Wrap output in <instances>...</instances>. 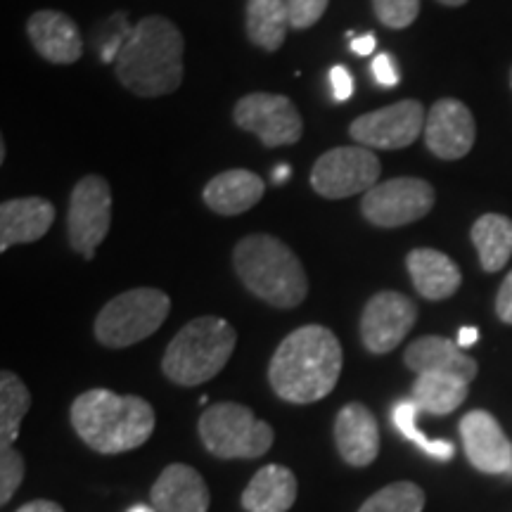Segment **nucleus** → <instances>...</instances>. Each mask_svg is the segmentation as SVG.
I'll list each match as a JSON object with an SVG mask.
<instances>
[{
    "instance_id": "f257e3e1",
    "label": "nucleus",
    "mask_w": 512,
    "mask_h": 512,
    "mask_svg": "<svg viewBox=\"0 0 512 512\" xmlns=\"http://www.w3.org/2000/svg\"><path fill=\"white\" fill-rule=\"evenodd\" d=\"M342 344L323 325H304L287 335L268 366L273 392L290 403L325 399L342 373Z\"/></svg>"
},
{
    "instance_id": "f03ea898",
    "label": "nucleus",
    "mask_w": 512,
    "mask_h": 512,
    "mask_svg": "<svg viewBox=\"0 0 512 512\" xmlns=\"http://www.w3.org/2000/svg\"><path fill=\"white\" fill-rule=\"evenodd\" d=\"M114 72L138 98L171 95L183 81V34L171 19H140L121 46Z\"/></svg>"
},
{
    "instance_id": "7ed1b4c3",
    "label": "nucleus",
    "mask_w": 512,
    "mask_h": 512,
    "mask_svg": "<svg viewBox=\"0 0 512 512\" xmlns=\"http://www.w3.org/2000/svg\"><path fill=\"white\" fill-rule=\"evenodd\" d=\"M72 427L86 446L105 456L133 451L155 432V408L133 394L91 389L72 403Z\"/></svg>"
},
{
    "instance_id": "20e7f679",
    "label": "nucleus",
    "mask_w": 512,
    "mask_h": 512,
    "mask_svg": "<svg viewBox=\"0 0 512 512\" xmlns=\"http://www.w3.org/2000/svg\"><path fill=\"white\" fill-rule=\"evenodd\" d=\"M242 285L275 309H294L309 294V278L297 254L273 235H247L233 249Z\"/></svg>"
},
{
    "instance_id": "39448f33",
    "label": "nucleus",
    "mask_w": 512,
    "mask_h": 512,
    "mask_svg": "<svg viewBox=\"0 0 512 512\" xmlns=\"http://www.w3.org/2000/svg\"><path fill=\"white\" fill-rule=\"evenodd\" d=\"M238 344V332L219 316L190 320L164 351L162 370L174 384L197 387L226 368Z\"/></svg>"
},
{
    "instance_id": "423d86ee",
    "label": "nucleus",
    "mask_w": 512,
    "mask_h": 512,
    "mask_svg": "<svg viewBox=\"0 0 512 512\" xmlns=\"http://www.w3.org/2000/svg\"><path fill=\"white\" fill-rule=\"evenodd\" d=\"M171 311L169 294L155 287H138L117 294L95 318V337L110 349H126L162 328Z\"/></svg>"
},
{
    "instance_id": "0eeeda50",
    "label": "nucleus",
    "mask_w": 512,
    "mask_h": 512,
    "mask_svg": "<svg viewBox=\"0 0 512 512\" xmlns=\"http://www.w3.org/2000/svg\"><path fill=\"white\" fill-rule=\"evenodd\" d=\"M200 439L216 458L252 460L273 446V427L259 420L247 406L233 401L209 406L200 418Z\"/></svg>"
},
{
    "instance_id": "6e6552de",
    "label": "nucleus",
    "mask_w": 512,
    "mask_h": 512,
    "mask_svg": "<svg viewBox=\"0 0 512 512\" xmlns=\"http://www.w3.org/2000/svg\"><path fill=\"white\" fill-rule=\"evenodd\" d=\"M112 190L102 176H83L74 185L67 211V238L76 254L91 261L110 233Z\"/></svg>"
},
{
    "instance_id": "1a4fd4ad",
    "label": "nucleus",
    "mask_w": 512,
    "mask_h": 512,
    "mask_svg": "<svg viewBox=\"0 0 512 512\" xmlns=\"http://www.w3.org/2000/svg\"><path fill=\"white\" fill-rule=\"evenodd\" d=\"M380 171V159L368 147H335L313 164L311 185L325 200H344L377 185Z\"/></svg>"
},
{
    "instance_id": "9d476101",
    "label": "nucleus",
    "mask_w": 512,
    "mask_h": 512,
    "mask_svg": "<svg viewBox=\"0 0 512 512\" xmlns=\"http://www.w3.org/2000/svg\"><path fill=\"white\" fill-rule=\"evenodd\" d=\"M434 207V188L422 178H392L363 195L361 211L377 228H401L425 219Z\"/></svg>"
},
{
    "instance_id": "9b49d317",
    "label": "nucleus",
    "mask_w": 512,
    "mask_h": 512,
    "mask_svg": "<svg viewBox=\"0 0 512 512\" xmlns=\"http://www.w3.org/2000/svg\"><path fill=\"white\" fill-rule=\"evenodd\" d=\"M233 121L242 131L254 133L266 147L294 145L304 133L302 114L287 95L249 93L235 105Z\"/></svg>"
},
{
    "instance_id": "f8f14e48",
    "label": "nucleus",
    "mask_w": 512,
    "mask_h": 512,
    "mask_svg": "<svg viewBox=\"0 0 512 512\" xmlns=\"http://www.w3.org/2000/svg\"><path fill=\"white\" fill-rule=\"evenodd\" d=\"M425 107L418 100H401L382 110L361 114L351 121L349 136L363 147L377 150H401L413 145L425 131Z\"/></svg>"
},
{
    "instance_id": "ddd939ff",
    "label": "nucleus",
    "mask_w": 512,
    "mask_h": 512,
    "mask_svg": "<svg viewBox=\"0 0 512 512\" xmlns=\"http://www.w3.org/2000/svg\"><path fill=\"white\" fill-rule=\"evenodd\" d=\"M418 318L415 306L401 292H377L361 316V339L370 354H389L406 339Z\"/></svg>"
},
{
    "instance_id": "4468645a",
    "label": "nucleus",
    "mask_w": 512,
    "mask_h": 512,
    "mask_svg": "<svg viewBox=\"0 0 512 512\" xmlns=\"http://www.w3.org/2000/svg\"><path fill=\"white\" fill-rule=\"evenodd\" d=\"M475 117L460 100L434 102L425 121V145L439 159H460L475 145Z\"/></svg>"
},
{
    "instance_id": "2eb2a0df",
    "label": "nucleus",
    "mask_w": 512,
    "mask_h": 512,
    "mask_svg": "<svg viewBox=\"0 0 512 512\" xmlns=\"http://www.w3.org/2000/svg\"><path fill=\"white\" fill-rule=\"evenodd\" d=\"M465 456L479 472L503 475L512 470V444L498 420L486 411H470L460 420Z\"/></svg>"
},
{
    "instance_id": "dca6fc26",
    "label": "nucleus",
    "mask_w": 512,
    "mask_h": 512,
    "mask_svg": "<svg viewBox=\"0 0 512 512\" xmlns=\"http://www.w3.org/2000/svg\"><path fill=\"white\" fill-rule=\"evenodd\" d=\"M36 53L53 64H72L83 55V38L74 19L57 10H38L27 22Z\"/></svg>"
},
{
    "instance_id": "f3484780",
    "label": "nucleus",
    "mask_w": 512,
    "mask_h": 512,
    "mask_svg": "<svg viewBox=\"0 0 512 512\" xmlns=\"http://www.w3.org/2000/svg\"><path fill=\"white\" fill-rule=\"evenodd\" d=\"M55 221V207L43 197H17L0 204V252L34 245Z\"/></svg>"
},
{
    "instance_id": "a211bd4d",
    "label": "nucleus",
    "mask_w": 512,
    "mask_h": 512,
    "mask_svg": "<svg viewBox=\"0 0 512 512\" xmlns=\"http://www.w3.org/2000/svg\"><path fill=\"white\" fill-rule=\"evenodd\" d=\"M335 441L339 456L354 467H368L380 453V430L375 415L363 403H347L337 413Z\"/></svg>"
},
{
    "instance_id": "6ab92c4d",
    "label": "nucleus",
    "mask_w": 512,
    "mask_h": 512,
    "mask_svg": "<svg viewBox=\"0 0 512 512\" xmlns=\"http://www.w3.org/2000/svg\"><path fill=\"white\" fill-rule=\"evenodd\" d=\"M157 512H207L209 489L195 467L174 463L157 477L150 491Z\"/></svg>"
},
{
    "instance_id": "aec40b11",
    "label": "nucleus",
    "mask_w": 512,
    "mask_h": 512,
    "mask_svg": "<svg viewBox=\"0 0 512 512\" xmlns=\"http://www.w3.org/2000/svg\"><path fill=\"white\" fill-rule=\"evenodd\" d=\"M403 363L413 373H444L456 375L460 380L472 382L477 377V361L446 337H420L403 354Z\"/></svg>"
},
{
    "instance_id": "412c9836",
    "label": "nucleus",
    "mask_w": 512,
    "mask_h": 512,
    "mask_svg": "<svg viewBox=\"0 0 512 512\" xmlns=\"http://www.w3.org/2000/svg\"><path fill=\"white\" fill-rule=\"evenodd\" d=\"M266 192V183L254 171L230 169L214 176L204 185V204L221 216L245 214L261 202Z\"/></svg>"
},
{
    "instance_id": "4be33fe9",
    "label": "nucleus",
    "mask_w": 512,
    "mask_h": 512,
    "mask_svg": "<svg viewBox=\"0 0 512 512\" xmlns=\"http://www.w3.org/2000/svg\"><path fill=\"white\" fill-rule=\"evenodd\" d=\"M408 273L418 290L420 297L430 302H441V299L453 297L460 290L463 275L451 256L430 247H418L406 256Z\"/></svg>"
},
{
    "instance_id": "5701e85b",
    "label": "nucleus",
    "mask_w": 512,
    "mask_h": 512,
    "mask_svg": "<svg viewBox=\"0 0 512 512\" xmlns=\"http://www.w3.org/2000/svg\"><path fill=\"white\" fill-rule=\"evenodd\" d=\"M297 501V477L285 465H266L242 491L247 512H287Z\"/></svg>"
},
{
    "instance_id": "b1692460",
    "label": "nucleus",
    "mask_w": 512,
    "mask_h": 512,
    "mask_svg": "<svg viewBox=\"0 0 512 512\" xmlns=\"http://www.w3.org/2000/svg\"><path fill=\"white\" fill-rule=\"evenodd\" d=\"M247 36L254 46L275 53L292 29L287 0H247Z\"/></svg>"
},
{
    "instance_id": "393cba45",
    "label": "nucleus",
    "mask_w": 512,
    "mask_h": 512,
    "mask_svg": "<svg viewBox=\"0 0 512 512\" xmlns=\"http://www.w3.org/2000/svg\"><path fill=\"white\" fill-rule=\"evenodd\" d=\"M467 387H470V382L460 380L456 375L425 373L418 375V380H415L411 399L422 413L448 415L463 406V401L467 399Z\"/></svg>"
},
{
    "instance_id": "a878e982",
    "label": "nucleus",
    "mask_w": 512,
    "mask_h": 512,
    "mask_svg": "<svg viewBox=\"0 0 512 512\" xmlns=\"http://www.w3.org/2000/svg\"><path fill=\"white\" fill-rule=\"evenodd\" d=\"M472 242H475L484 271H501L512 256V221L501 214L479 216L472 226Z\"/></svg>"
},
{
    "instance_id": "bb28decb",
    "label": "nucleus",
    "mask_w": 512,
    "mask_h": 512,
    "mask_svg": "<svg viewBox=\"0 0 512 512\" xmlns=\"http://www.w3.org/2000/svg\"><path fill=\"white\" fill-rule=\"evenodd\" d=\"M31 396L27 384L15 373L5 370L0 375V448H12L15 444L19 425L29 413Z\"/></svg>"
},
{
    "instance_id": "cd10ccee",
    "label": "nucleus",
    "mask_w": 512,
    "mask_h": 512,
    "mask_svg": "<svg viewBox=\"0 0 512 512\" xmlns=\"http://www.w3.org/2000/svg\"><path fill=\"white\" fill-rule=\"evenodd\" d=\"M418 413H420V408L415 406L413 399L394 403L392 420H394L396 430H399L408 441H413L415 446H420L422 451L427 453V456H432L437 460H451L453 453H456V448H453L451 441L430 439L427 434H422L418 430V425H415V418H418Z\"/></svg>"
},
{
    "instance_id": "c85d7f7f",
    "label": "nucleus",
    "mask_w": 512,
    "mask_h": 512,
    "mask_svg": "<svg viewBox=\"0 0 512 512\" xmlns=\"http://www.w3.org/2000/svg\"><path fill=\"white\" fill-rule=\"evenodd\" d=\"M422 508L425 491L413 482H396L370 496L358 512H422Z\"/></svg>"
},
{
    "instance_id": "c756f323",
    "label": "nucleus",
    "mask_w": 512,
    "mask_h": 512,
    "mask_svg": "<svg viewBox=\"0 0 512 512\" xmlns=\"http://www.w3.org/2000/svg\"><path fill=\"white\" fill-rule=\"evenodd\" d=\"M373 8L384 27L406 29L420 15V0H373Z\"/></svg>"
},
{
    "instance_id": "7c9ffc66",
    "label": "nucleus",
    "mask_w": 512,
    "mask_h": 512,
    "mask_svg": "<svg viewBox=\"0 0 512 512\" xmlns=\"http://www.w3.org/2000/svg\"><path fill=\"white\" fill-rule=\"evenodd\" d=\"M24 472H27V465H24L22 453H17L15 446L0 448V503H10L19 484L24 482Z\"/></svg>"
},
{
    "instance_id": "2f4dec72",
    "label": "nucleus",
    "mask_w": 512,
    "mask_h": 512,
    "mask_svg": "<svg viewBox=\"0 0 512 512\" xmlns=\"http://www.w3.org/2000/svg\"><path fill=\"white\" fill-rule=\"evenodd\" d=\"M330 0H287V10H290L292 29L304 31L311 29L320 17L328 10Z\"/></svg>"
},
{
    "instance_id": "473e14b6",
    "label": "nucleus",
    "mask_w": 512,
    "mask_h": 512,
    "mask_svg": "<svg viewBox=\"0 0 512 512\" xmlns=\"http://www.w3.org/2000/svg\"><path fill=\"white\" fill-rule=\"evenodd\" d=\"M370 69H373L375 81L384 88H392L399 83V69H396V62L392 55H377Z\"/></svg>"
},
{
    "instance_id": "72a5a7b5",
    "label": "nucleus",
    "mask_w": 512,
    "mask_h": 512,
    "mask_svg": "<svg viewBox=\"0 0 512 512\" xmlns=\"http://www.w3.org/2000/svg\"><path fill=\"white\" fill-rule=\"evenodd\" d=\"M330 83H332V95L337 102H347L354 95V76H351L344 67H332L330 69Z\"/></svg>"
},
{
    "instance_id": "f704fd0d",
    "label": "nucleus",
    "mask_w": 512,
    "mask_h": 512,
    "mask_svg": "<svg viewBox=\"0 0 512 512\" xmlns=\"http://www.w3.org/2000/svg\"><path fill=\"white\" fill-rule=\"evenodd\" d=\"M496 313L503 323L512 325V271L508 273V278L503 280L501 290H498L496 297Z\"/></svg>"
},
{
    "instance_id": "c9c22d12",
    "label": "nucleus",
    "mask_w": 512,
    "mask_h": 512,
    "mask_svg": "<svg viewBox=\"0 0 512 512\" xmlns=\"http://www.w3.org/2000/svg\"><path fill=\"white\" fill-rule=\"evenodd\" d=\"M17 512H64L62 505H57L53 501H31L27 505H22Z\"/></svg>"
},
{
    "instance_id": "e433bc0d",
    "label": "nucleus",
    "mask_w": 512,
    "mask_h": 512,
    "mask_svg": "<svg viewBox=\"0 0 512 512\" xmlns=\"http://www.w3.org/2000/svg\"><path fill=\"white\" fill-rule=\"evenodd\" d=\"M351 50H354L356 55H370L375 50V36H361V38H354L351 41Z\"/></svg>"
},
{
    "instance_id": "4c0bfd02",
    "label": "nucleus",
    "mask_w": 512,
    "mask_h": 512,
    "mask_svg": "<svg viewBox=\"0 0 512 512\" xmlns=\"http://www.w3.org/2000/svg\"><path fill=\"white\" fill-rule=\"evenodd\" d=\"M477 337H479L477 328H463V330H460V335H458V347L460 349L472 347V344L477 342Z\"/></svg>"
},
{
    "instance_id": "58836bf2",
    "label": "nucleus",
    "mask_w": 512,
    "mask_h": 512,
    "mask_svg": "<svg viewBox=\"0 0 512 512\" xmlns=\"http://www.w3.org/2000/svg\"><path fill=\"white\" fill-rule=\"evenodd\" d=\"M290 174H292V169L287 164H280L278 169H273V181L278 183V185H283V183H287V178H290Z\"/></svg>"
},
{
    "instance_id": "ea45409f",
    "label": "nucleus",
    "mask_w": 512,
    "mask_h": 512,
    "mask_svg": "<svg viewBox=\"0 0 512 512\" xmlns=\"http://www.w3.org/2000/svg\"><path fill=\"white\" fill-rule=\"evenodd\" d=\"M128 512H157L155 505H133Z\"/></svg>"
},
{
    "instance_id": "a19ab883",
    "label": "nucleus",
    "mask_w": 512,
    "mask_h": 512,
    "mask_svg": "<svg viewBox=\"0 0 512 512\" xmlns=\"http://www.w3.org/2000/svg\"><path fill=\"white\" fill-rule=\"evenodd\" d=\"M441 5H448V8H458V5H465L467 0H439Z\"/></svg>"
},
{
    "instance_id": "79ce46f5",
    "label": "nucleus",
    "mask_w": 512,
    "mask_h": 512,
    "mask_svg": "<svg viewBox=\"0 0 512 512\" xmlns=\"http://www.w3.org/2000/svg\"><path fill=\"white\" fill-rule=\"evenodd\" d=\"M510 86H512V72H510Z\"/></svg>"
}]
</instances>
